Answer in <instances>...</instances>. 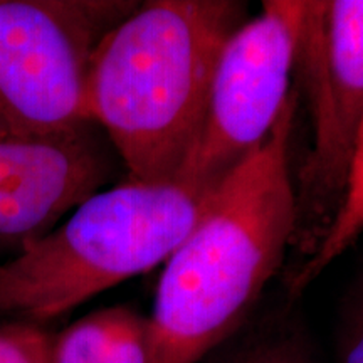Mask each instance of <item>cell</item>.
Segmentation results:
<instances>
[{
    "instance_id": "6da1fadb",
    "label": "cell",
    "mask_w": 363,
    "mask_h": 363,
    "mask_svg": "<svg viewBox=\"0 0 363 363\" xmlns=\"http://www.w3.org/2000/svg\"><path fill=\"white\" fill-rule=\"evenodd\" d=\"M296 96L167 259L150 315L155 363H197L225 343L283 264L299 224L289 167Z\"/></svg>"
},
{
    "instance_id": "7a4b0ae2",
    "label": "cell",
    "mask_w": 363,
    "mask_h": 363,
    "mask_svg": "<svg viewBox=\"0 0 363 363\" xmlns=\"http://www.w3.org/2000/svg\"><path fill=\"white\" fill-rule=\"evenodd\" d=\"M244 4L152 0L101 39L89 67L88 116L145 184L179 180L203 121L222 45Z\"/></svg>"
},
{
    "instance_id": "3957f363",
    "label": "cell",
    "mask_w": 363,
    "mask_h": 363,
    "mask_svg": "<svg viewBox=\"0 0 363 363\" xmlns=\"http://www.w3.org/2000/svg\"><path fill=\"white\" fill-rule=\"evenodd\" d=\"M217 185L126 180L91 195L65 224L0 262V316L38 325L165 264Z\"/></svg>"
},
{
    "instance_id": "277c9868",
    "label": "cell",
    "mask_w": 363,
    "mask_h": 363,
    "mask_svg": "<svg viewBox=\"0 0 363 363\" xmlns=\"http://www.w3.org/2000/svg\"><path fill=\"white\" fill-rule=\"evenodd\" d=\"M135 2L0 0V133L91 123L88 78L101 39Z\"/></svg>"
},
{
    "instance_id": "5b68a950",
    "label": "cell",
    "mask_w": 363,
    "mask_h": 363,
    "mask_svg": "<svg viewBox=\"0 0 363 363\" xmlns=\"http://www.w3.org/2000/svg\"><path fill=\"white\" fill-rule=\"evenodd\" d=\"M303 0H267L222 45L203 121L180 180L219 185L271 135L291 96Z\"/></svg>"
},
{
    "instance_id": "8992f818",
    "label": "cell",
    "mask_w": 363,
    "mask_h": 363,
    "mask_svg": "<svg viewBox=\"0 0 363 363\" xmlns=\"http://www.w3.org/2000/svg\"><path fill=\"white\" fill-rule=\"evenodd\" d=\"M296 69L313 121L298 211L325 219L326 229L342 201L363 118V0L306 2Z\"/></svg>"
},
{
    "instance_id": "52a82bcc",
    "label": "cell",
    "mask_w": 363,
    "mask_h": 363,
    "mask_svg": "<svg viewBox=\"0 0 363 363\" xmlns=\"http://www.w3.org/2000/svg\"><path fill=\"white\" fill-rule=\"evenodd\" d=\"M93 126L0 133V251L43 239L110 179L111 157Z\"/></svg>"
},
{
    "instance_id": "ba28073f",
    "label": "cell",
    "mask_w": 363,
    "mask_h": 363,
    "mask_svg": "<svg viewBox=\"0 0 363 363\" xmlns=\"http://www.w3.org/2000/svg\"><path fill=\"white\" fill-rule=\"evenodd\" d=\"M49 363H155L150 316L128 306L89 313L52 335Z\"/></svg>"
},
{
    "instance_id": "9c48e42d",
    "label": "cell",
    "mask_w": 363,
    "mask_h": 363,
    "mask_svg": "<svg viewBox=\"0 0 363 363\" xmlns=\"http://www.w3.org/2000/svg\"><path fill=\"white\" fill-rule=\"evenodd\" d=\"M363 235V118L358 128L355 147H353L347 185L337 212L331 217L325 233L316 246L311 249L310 257L291 278L289 291L298 294L310 286L318 276L337 257L348 251Z\"/></svg>"
},
{
    "instance_id": "30bf717a",
    "label": "cell",
    "mask_w": 363,
    "mask_h": 363,
    "mask_svg": "<svg viewBox=\"0 0 363 363\" xmlns=\"http://www.w3.org/2000/svg\"><path fill=\"white\" fill-rule=\"evenodd\" d=\"M208 363H316L310 345L288 326L251 331Z\"/></svg>"
},
{
    "instance_id": "8fae6325",
    "label": "cell",
    "mask_w": 363,
    "mask_h": 363,
    "mask_svg": "<svg viewBox=\"0 0 363 363\" xmlns=\"http://www.w3.org/2000/svg\"><path fill=\"white\" fill-rule=\"evenodd\" d=\"M52 335L38 325L9 323L0 328V363H49Z\"/></svg>"
},
{
    "instance_id": "7c38bea8",
    "label": "cell",
    "mask_w": 363,
    "mask_h": 363,
    "mask_svg": "<svg viewBox=\"0 0 363 363\" xmlns=\"http://www.w3.org/2000/svg\"><path fill=\"white\" fill-rule=\"evenodd\" d=\"M338 363H363V281L345 313Z\"/></svg>"
}]
</instances>
